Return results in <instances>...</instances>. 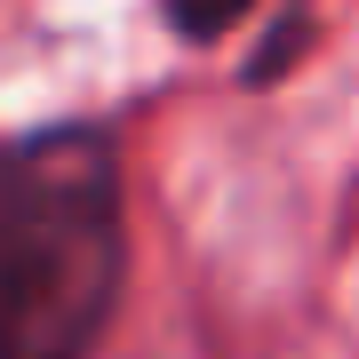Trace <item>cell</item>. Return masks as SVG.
Returning <instances> with one entry per match:
<instances>
[{
    "label": "cell",
    "mask_w": 359,
    "mask_h": 359,
    "mask_svg": "<svg viewBox=\"0 0 359 359\" xmlns=\"http://www.w3.org/2000/svg\"><path fill=\"white\" fill-rule=\"evenodd\" d=\"M128 280L120 144L56 120L0 152V359H88Z\"/></svg>",
    "instance_id": "6da1fadb"
},
{
    "label": "cell",
    "mask_w": 359,
    "mask_h": 359,
    "mask_svg": "<svg viewBox=\"0 0 359 359\" xmlns=\"http://www.w3.org/2000/svg\"><path fill=\"white\" fill-rule=\"evenodd\" d=\"M248 8H256V0H160V16H168L184 40H224Z\"/></svg>",
    "instance_id": "7a4b0ae2"
}]
</instances>
